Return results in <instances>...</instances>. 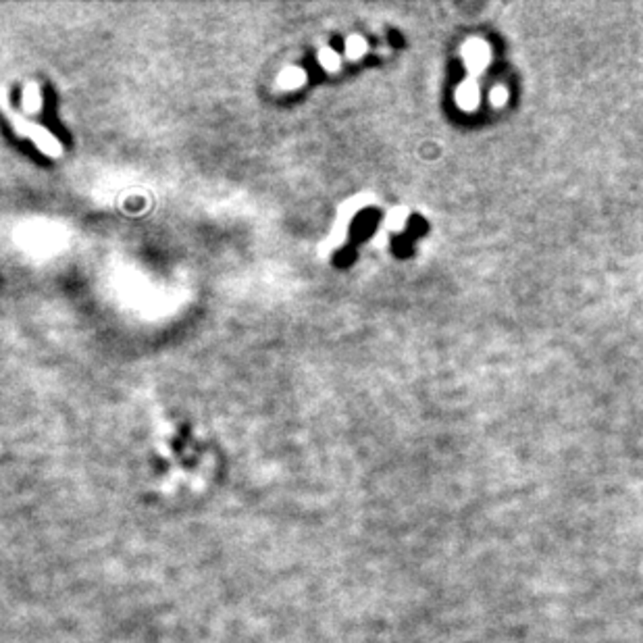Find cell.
<instances>
[{
	"instance_id": "cell-2",
	"label": "cell",
	"mask_w": 643,
	"mask_h": 643,
	"mask_svg": "<svg viewBox=\"0 0 643 643\" xmlns=\"http://www.w3.org/2000/svg\"><path fill=\"white\" fill-rule=\"evenodd\" d=\"M304 79H306V75H304L302 69H298V67H288V69H283L281 75H279V86L286 88V90H294V88H300V86L304 84Z\"/></svg>"
},
{
	"instance_id": "cell-1",
	"label": "cell",
	"mask_w": 643,
	"mask_h": 643,
	"mask_svg": "<svg viewBox=\"0 0 643 643\" xmlns=\"http://www.w3.org/2000/svg\"><path fill=\"white\" fill-rule=\"evenodd\" d=\"M29 136H31V140L44 150V152H48V154H59L61 152V146H59V142L52 138L46 129H42V127H29Z\"/></svg>"
},
{
	"instance_id": "cell-5",
	"label": "cell",
	"mask_w": 643,
	"mask_h": 643,
	"mask_svg": "<svg viewBox=\"0 0 643 643\" xmlns=\"http://www.w3.org/2000/svg\"><path fill=\"white\" fill-rule=\"evenodd\" d=\"M318 61H320V65H323L327 71H336V69L340 67V57L336 55L331 48H323V50H320V52H318Z\"/></svg>"
},
{
	"instance_id": "cell-3",
	"label": "cell",
	"mask_w": 643,
	"mask_h": 643,
	"mask_svg": "<svg viewBox=\"0 0 643 643\" xmlns=\"http://www.w3.org/2000/svg\"><path fill=\"white\" fill-rule=\"evenodd\" d=\"M40 104H42V98H40L38 86H36V84H27V86H25V92H23V106H25L29 113H34V111L40 109Z\"/></svg>"
},
{
	"instance_id": "cell-6",
	"label": "cell",
	"mask_w": 643,
	"mask_h": 643,
	"mask_svg": "<svg viewBox=\"0 0 643 643\" xmlns=\"http://www.w3.org/2000/svg\"><path fill=\"white\" fill-rule=\"evenodd\" d=\"M404 210H394L392 214H390V219H388V223H390V227H394V229H400V225H404V221H406V217H404Z\"/></svg>"
},
{
	"instance_id": "cell-4",
	"label": "cell",
	"mask_w": 643,
	"mask_h": 643,
	"mask_svg": "<svg viewBox=\"0 0 643 643\" xmlns=\"http://www.w3.org/2000/svg\"><path fill=\"white\" fill-rule=\"evenodd\" d=\"M364 50H366V42H364L360 36L348 38V42H346V55H348V59H358V57H362Z\"/></svg>"
}]
</instances>
